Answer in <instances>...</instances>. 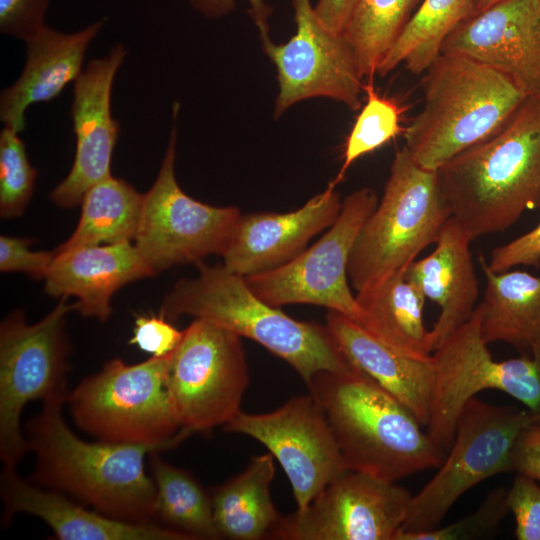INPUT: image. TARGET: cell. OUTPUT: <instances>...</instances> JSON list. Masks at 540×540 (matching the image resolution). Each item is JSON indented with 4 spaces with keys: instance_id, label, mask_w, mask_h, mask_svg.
I'll list each match as a JSON object with an SVG mask.
<instances>
[{
    "instance_id": "14",
    "label": "cell",
    "mask_w": 540,
    "mask_h": 540,
    "mask_svg": "<svg viewBox=\"0 0 540 540\" xmlns=\"http://www.w3.org/2000/svg\"><path fill=\"white\" fill-rule=\"evenodd\" d=\"M411 498L396 482L347 469L305 508L283 516L273 539L398 540Z\"/></svg>"
},
{
    "instance_id": "11",
    "label": "cell",
    "mask_w": 540,
    "mask_h": 540,
    "mask_svg": "<svg viewBox=\"0 0 540 540\" xmlns=\"http://www.w3.org/2000/svg\"><path fill=\"white\" fill-rule=\"evenodd\" d=\"M249 383L241 337L195 318L167 357L166 386L176 420L190 433L209 432L240 411Z\"/></svg>"
},
{
    "instance_id": "8",
    "label": "cell",
    "mask_w": 540,
    "mask_h": 540,
    "mask_svg": "<svg viewBox=\"0 0 540 540\" xmlns=\"http://www.w3.org/2000/svg\"><path fill=\"white\" fill-rule=\"evenodd\" d=\"M76 303L67 297L41 320L29 324L24 313H9L0 325V458L16 467L29 446L21 429L25 405L66 392L71 346L67 315Z\"/></svg>"
},
{
    "instance_id": "25",
    "label": "cell",
    "mask_w": 540,
    "mask_h": 540,
    "mask_svg": "<svg viewBox=\"0 0 540 540\" xmlns=\"http://www.w3.org/2000/svg\"><path fill=\"white\" fill-rule=\"evenodd\" d=\"M275 475L271 453L254 456L238 475L210 493L220 539H273L283 516L271 498Z\"/></svg>"
},
{
    "instance_id": "23",
    "label": "cell",
    "mask_w": 540,
    "mask_h": 540,
    "mask_svg": "<svg viewBox=\"0 0 540 540\" xmlns=\"http://www.w3.org/2000/svg\"><path fill=\"white\" fill-rule=\"evenodd\" d=\"M99 20L74 33H62L44 25L25 40L26 63L18 80L3 90L0 118L5 126L21 132L25 110L33 103L56 98L82 73L86 50L101 30Z\"/></svg>"
},
{
    "instance_id": "13",
    "label": "cell",
    "mask_w": 540,
    "mask_h": 540,
    "mask_svg": "<svg viewBox=\"0 0 540 540\" xmlns=\"http://www.w3.org/2000/svg\"><path fill=\"white\" fill-rule=\"evenodd\" d=\"M176 129L172 128L157 178L143 194L141 216L133 241L143 260L157 274L171 267L223 255L241 212L216 207L187 195L175 177Z\"/></svg>"
},
{
    "instance_id": "40",
    "label": "cell",
    "mask_w": 540,
    "mask_h": 540,
    "mask_svg": "<svg viewBox=\"0 0 540 540\" xmlns=\"http://www.w3.org/2000/svg\"><path fill=\"white\" fill-rule=\"evenodd\" d=\"M512 472L540 482V421L526 427L512 455Z\"/></svg>"
},
{
    "instance_id": "1",
    "label": "cell",
    "mask_w": 540,
    "mask_h": 540,
    "mask_svg": "<svg viewBox=\"0 0 540 540\" xmlns=\"http://www.w3.org/2000/svg\"><path fill=\"white\" fill-rule=\"evenodd\" d=\"M67 394L43 400L40 411L25 425L29 452L35 455L28 480L111 518L159 524L156 487L145 470V458L163 449L79 438L64 419Z\"/></svg>"
},
{
    "instance_id": "26",
    "label": "cell",
    "mask_w": 540,
    "mask_h": 540,
    "mask_svg": "<svg viewBox=\"0 0 540 540\" xmlns=\"http://www.w3.org/2000/svg\"><path fill=\"white\" fill-rule=\"evenodd\" d=\"M486 287L481 334L489 345L504 342L531 354L540 346V277L525 271L494 272L480 258Z\"/></svg>"
},
{
    "instance_id": "32",
    "label": "cell",
    "mask_w": 540,
    "mask_h": 540,
    "mask_svg": "<svg viewBox=\"0 0 540 540\" xmlns=\"http://www.w3.org/2000/svg\"><path fill=\"white\" fill-rule=\"evenodd\" d=\"M363 90L367 94L366 103L346 140L343 164L336 178L329 183L334 187L342 181L354 161L380 148L402 131L400 109L397 104L379 96L371 79L363 86Z\"/></svg>"
},
{
    "instance_id": "24",
    "label": "cell",
    "mask_w": 540,
    "mask_h": 540,
    "mask_svg": "<svg viewBox=\"0 0 540 540\" xmlns=\"http://www.w3.org/2000/svg\"><path fill=\"white\" fill-rule=\"evenodd\" d=\"M472 237L452 216L445 222L432 253L413 261L405 277L440 308L433 327L434 350L475 311L479 288L470 243Z\"/></svg>"
},
{
    "instance_id": "18",
    "label": "cell",
    "mask_w": 540,
    "mask_h": 540,
    "mask_svg": "<svg viewBox=\"0 0 540 540\" xmlns=\"http://www.w3.org/2000/svg\"><path fill=\"white\" fill-rule=\"evenodd\" d=\"M127 51L114 46L100 59L91 60L77 78L73 90L71 116L76 152L66 178L49 194L59 207L81 204L87 190L111 176V158L119 134V124L111 113V89Z\"/></svg>"
},
{
    "instance_id": "22",
    "label": "cell",
    "mask_w": 540,
    "mask_h": 540,
    "mask_svg": "<svg viewBox=\"0 0 540 540\" xmlns=\"http://www.w3.org/2000/svg\"><path fill=\"white\" fill-rule=\"evenodd\" d=\"M325 326L350 365L372 378L427 426L435 384L431 355L403 353L336 311H327Z\"/></svg>"
},
{
    "instance_id": "4",
    "label": "cell",
    "mask_w": 540,
    "mask_h": 540,
    "mask_svg": "<svg viewBox=\"0 0 540 540\" xmlns=\"http://www.w3.org/2000/svg\"><path fill=\"white\" fill-rule=\"evenodd\" d=\"M425 72L423 108L404 146L427 170L496 135L529 98L504 73L462 55L441 53Z\"/></svg>"
},
{
    "instance_id": "20",
    "label": "cell",
    "mask_w": 540,
    "mask_h": 540,
    "mask_svg": "<svg viewBox=\"0 0 540 540\" xmlns=\"http://www.w3.org/2000/svg\"><path fill=\"white\" fill-rule=\"evenodd\" d=\"M53 252L43 279L45 293L56 298H76V311L99 321L109 319L111 298L118 289L156 275L132 241Z\"/></svg>"
},
{
    "instance_id": "6",
    "label": "cell",
    "mask_w": 540,
    "mask_h": 540,
    "mask_svg": "<svg viewBox=\"0 0 540 540\" xmlns=\"http://www.w3.org/2000/svg\"><path fill=\"white\" fill-rule=\"evenodd\" d=\"M452 216L437 170H427L403 146L395 152L383 196L365 221L348 261V279L359 292L405 272L435 244Z\"/></svg>"
},
{
    "instance_id": "19",
    "label": "cell",
    "mask_w": 540,
    "mask_h": 540,
    "mask_svg": "<svg viewBox=\"0 0 540 540\" xmlns=\"http://www.w3.org/2000/svg\"><path fill=\"white\" fill-rule=\"evenodd\" d=\"M341 206L339 194L329 184L295 211L241 214L222 255V265L243 277L278 268L305 250L311 238L328 229Z\"/></svg>"
},
{
    "instance_id": "16",
    "label": "cell",
    "mask_w": 540,
    "mask_h": 540,
    "mask_svg": "<svg viewBox=\"0 0 540 540\" xmlns=\"http://www.w3.org/2000/svg\"><path fill=\"white\" fill-rule=\"evenodd\" d=\"M224 430L252 437L268 449L291 484L297 509L347 470L326 416L310 393L271 412L240 411Z\"/></svg>"
},
{
    "instance_id": "36",
    "label": "cell",
    "mask_w": 540,
    "mask_h": 540,
    "mask_svg": "<svg viewBox=\"0 0 540 540\" xmlns=\"http://www.w3.org/2000/svg\"><path fill=\"white\" fill-rule=\"evenodd\" d=\"M33 239L0 236L1 272H21L34 279H44L54 258V252L33 251Z\"/></svg>"
},
{
    "instance_id": "17",
    "label": "cell",
    "mask_w": 540,
    "mask_h": 540,
    "mask_svg": "<svg viewBox=\"0 0 540 540\" xmlns=\"http://www.w3.org/2000/svg\"><path fill=\"white\" fill-rule=\"evenodd\" d=\"M441 53L458 54L510 77L540 98V0H499L461 22Z\"/></svg>"
},
{
    "instance_id": "37",
    "label": "cell",
    "mask_w": 540,
    "mask_h": 540,
    "mask_svg": "<svg viewBox=\"0 0 540 540\" xmlns=\"http://www.w3.org/2000/svg\"><path fill=\"white\" fill-rule=\"evenodd\" d=\"M183 331L159 314L139 315L135 319L129 344L154 357L169 355L179 344Z\"/></svg>"
},
{
    "instance_id": "34",
    "label": "cell",
    "mask_w": 540,
    "mask_h": 540,
    "mask_svg": "<svg viewBox=\"0 0 540 540\" xmlns=\"http://www.w3.org/2000/svg\"><path fill=\"white\" fill-rule=\"evenodd\" d=\"M509 512L507 490L493 489L480 506L465 517L443 527L426 531L401 532L398 540H478L495 536Z\"/></svg>"
},
{
    "instance_id": "30",
    "label": "cell",
    "mask_w": 540,
    "mask_h": 540,
    "mask_svg": "<svg viewBox=\"0 0 540 540\" xmlns=\"http://www.w3.org/2000/svg\"><path fill=\"white\" fill-rule=\"evenodd\" d=\"M159 452L152 451L148 455L156 487L158 523L190 540L220 539L210 493L188 471L162 459Z\"/></svg>"
},
{
    "instance_id": "27",
    "label": "cell",
    "mask_w": 540,
    "mask_h": 540,
    "mask_svg": "<svg viewBox=\"0 0 540 540\" xmlns=\"http://www.w3.org/2000/svg\"><path fill=\"white\" fill-rule=\"evenodd\" d=\"M404 273L357 292L356 300L364 313L361 326L403 353L429 357L434 340L424 323L426 297Z\"/></svg>"
},
{
    "instance_id": "5",
    "label": "cell",
    "mask_w": 540,
    "mask_h": 540,
    "mask_svg": "<svg viewBox=\"0 0 540 540\" xmlns=\"http://www.w3.org/2000/svg\"><path fill=\"white\" fill-rule=\"evenodd\" d=\"M198 275L181 279L165 296L160 315L211 321L249 338L286 361L307 384L321 371H346L352 366L326 326L299 321L257 297L245 278L223 265L196 263Z\"/></svg>"
},
{
    "instance_id": "42",
    "label": "cell",
    "mask_w": 540,
    "mask_h": 540,
    "mask_svg": "<svg viewBox=\"0 0 540 540\" xmlns=\"http://www.w3.org/2000/svg\"><path fill=\"white\" fill-rule=\"evenodd\" d=\"M360 0H318L314 11L328 30L342 34Z\"/></svg>"
},
{
    "instance_id": "10",
    "label": "cell",
    "mask_w": 540,
    "mask_h": 540,
    "mask_svg": "<svg viewBox=\"0 0 540 540\" xmlns=\"http://www.w3.org/2000/svg\"><path fill=\"white\" fill-rule=\"evenodd\" d=\"M435 384L426 428L444 451L452 445L464 405L484 390L508 394L540 419V346L531 354L493 359L481 334V308L447 336L431 354Z\"/></svg>"
},
{
    "instance_id": "3",
    "label": "cell",
    "mask_w": 540,
    "mask_h": 540,
    "mask_svg": "<svg viewBox=\"0 0 540 540\" xmlns=\"http://www.w3.org/2000/svg\"><path fill=\"white\" fill-rule=\"evenodd\" d=\"M452 217L472 239L507 230L540 206V98L490 139L437 170Z\"/></svg>"
},
{
    "instance_id": "15",
    "label": "cell",
    "mask_w": 540,
    "mask_h": 540,
    "mask_svg": "<svg viewBox=\"0 0 540 540\" xmlns=\"http://www.w3.org/2000/svg\"><path fill=\"white\" fill-rule=\"evenodd\" d=\"M292 7L296 33L291 39L281 45L271 39L262 42L277 70L274 116L314 97L330 98L358 110L363 78L344 36L322 25L310 0H292Z\"/></svg>"
},
{
    "instance_id": "2",
    "label": "cell",
    "mask_w": 540,
    "mask_h": 540,
    "mask_svg": "<svg viewBox=\"0 0 540 540\" xmlns=\"http://www.w3.org/2000/svg\"><path fill=\"white\" fill-rule=\"evenodd\" d=\"M306 385L347 469L397 482L444 461L413 413L358 368L321 371Z\"/></svg>"
},
{
    "instance_id": "38",
    "label": "cell",
    "mask_w": 540,
    "mask_h": 540,
    "mask_svg": "<svg viewBox=\"0 0 540 540\" xmlns=\"http://www.w3.org/2000/svg\"><path fill=\"white\" fill-rule=\"evenodd\" d=\"M51 0H0V30L26 40L45 24V14Z\"/></svg>"
},
{
    "instance_id": "29",
    "label": "cell",
    "mask_w": 540,
    "mask_h": 540,
    "mask_svg": "<svg viewBox=\"0 0 540 540\" xmlns=\"http://www.w3.org/2000/svg\"><path fill=\"white\" fill-rule=\"evenodd\" d=\"M473 14L474 0H422L376 74L384 77L400 64L413 74L425 72L441 54L447 36Z\"/></svg>"
},
{
    "instance_id": "28",
    "label": "cell",
    "mask_w": 540,
    "mask_h": 540,
    "mask_svg": "<svg viewBox=\"0 0 540 540\" xmlns=\"http://www.w3.org/2000/svg\"><path fill=\"white\" fill-rule=\"evenodd\" d=\"M143 194L112 175L90 187L81 201V216L72 235L54 251L80 246L134 241Z\"/></svg>"
},
{
    "instance_id": "39",
    "label": "cell",
    "mask_w": 540,
    "mask_h": 540,
    "mask_svg": "<svg viewBox=\"0 0 540 540\" xmlns=\"http://www.w3.org/2000/svg\"><path fill=\"white\" fill-rule=\"evenodd\" d=\"M519 265L540 267V221L532 230L494 248L487 263L494 272L507 271Z\"/></svg>"
},
{
    "instance_id": "9",
    "label": "cell",
    "mask_w": 540,
    "mask_h": 540,
    "mask_svg": "<svg viewBox=\"0 0 540 540\" xmlns=\"http://www.w3.org/2000/svg\"><path fill=\"white\" fill-rule=\"evenodd\" d=\"M536 421L540 419L526 408L471 398L458 416L452 445L438 472L412 495L402 532L439 526L467 491L490 477L512 472L516 442Z\"/></svg>"
},
{
    "instance_id": "33",
    "label": "cell",
    "mask_w": 540,
    "mask_h": 540,
    "mask_svg": "<svg viewBox=\"0 0 540 540\" xmlns=\"http://www.w3.org/2000/svg\"><path fill=\"white\" fill-rule=\"evenodd\" d=\"M19 132L5 126L0 133V214L14 218L23 214L37 176Z\"/></svg>"
},
{
    "instance_id": "41",
    "label": "cell",
    "mask_w": 540,
    "mask_h": 540,
    "mask_svg": "<svg viewBox=\"0 0 540 540\" xmlns=\"http://www.w3.org/2000/svg\"><path fill=\"white\" fill-rule=\"evenodd\" d=\"M191 5L208 18H217L230 13L235 6V0H189ZM249 13L258 28L262 42L271 39L269 17L272 13L266 0H247Z\"/></svg>"
},
{
    "instance_id": "21",
    "label": "cell",
    "mask_w": 540,
    "mask_h": 540,
    "mask_svg": "<svg viewBox=\"0 0 540 540\" xmlns=\"http://www.w3.org/2000/svg\"><path fill=\"white\" fill-rule=\"evenodd\" d=\"M0 496L7 523L17 513L38 517L59 540H190L160 524L121 521L106 516L63 494L41 488L22 478L16 467L4 466Z\"/></svg>"
},
{
    "instance_id": "43",
    "label": "cell",
    "mask_w": 540,
    "mask_h": 540,
    "mask_svg": "<svg viewBox=\"0 0 540 540\" xmlns=\"http://www.w3.org/2000/svg\"><path fill=\"white\" fill-rule=\"evenodd\" d=\"M499 0H474L475 13L480 12Z\"/></svg>"
},
{
    "instance_id": "31",
    "label": "cell",
    "mask_w": 540,
    "mask_h": 540,
    "mask_svg": "<svg viewBox=\"0 0 540 540\" xmlns=\"http://www.w3.org/2000/svg\"><path fill=\"white\" fill-rule=\"evenodd\" d=\"M422 0H360L342 35L352 49L362 78L376 74Z\"/></svg>"
},
{
    "instance_id": "7",
    "label": "cell",
    "mask_w": 540,
    "mask_h": 540,
    "mask_svg": "<svg viewBox=\"0 0 540 540\" xmlns=\"http://www.w3.org/2000/svg\"><path fill=\"white\" fill-rule=\"evenodd\" d=\"M167 356L127 364L107 361L68 391L76 426L96 440L170 449L191 433L178 424L166 386Z\"/></svg>"
},
{
    "instance_id": "35",
    "label": "cell",
    "mask_w": 540,
    "mask_h": 540,
    "mask_svg": "<svg viewBox=\"0 0 540 540\" xmlns=\"http://www.w3.org/2000/svg\"><path fill=\"white\" fill-rule=\"evenodd\" d=\"M507 505L515 519L518 540H540V486L517 474L507 490Z\"/></svg>"
},
{
    "instance_id": "12",
    "label": "cell",
    "mask_w": 540,
    "mask_h": 540,
    "mask_svg": "<svg viewBox=\"0 0 540 540\" xmlns=\"http://www.w3.org/2000/svg\"><path fill=\"white\" fill-rule=\"evenodd\" d=\"M377 204L371 188L355 190L342 201L335 222L315 244L278 268L244 277L247 285L273 307L318 305L363 325L364 313L350 290L347 268L355 241Z\"/></svg>"
}]
</instances>
